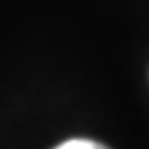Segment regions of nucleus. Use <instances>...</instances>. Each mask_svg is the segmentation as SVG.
I'll return each instance as SVG.
<instances>
[{
  "label": "nucleus",
  "instance_id": "f257e3e1",
  "mask_svg": "<svg viewBox=\"0 0 149 149\" xmlns=\"http://www.w3.org/2000/svg\"><path fill=\"white\" fill-rule=\"evenodd\" d=\"M55 149H107L103 143H97V140H88V138H72L66 140V143L57 145Z\"/></svg>",
  "mask_w": 149,
  "mask_h": 149
}]
</instances>
